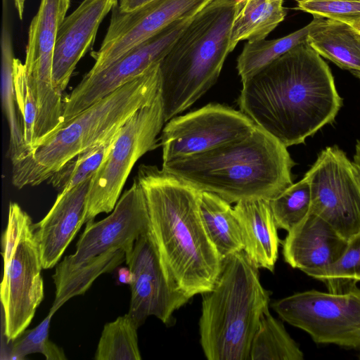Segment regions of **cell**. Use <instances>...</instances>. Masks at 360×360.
I'll list each match as a JSON object with an SVG mask.
<instances>
[{
	"instance_id": "obj_1",
	"label": "cell",
	"mask_w": 360,
	"mask_h": 360,
	"mask_svg": "<svg viewBox=\"0 0 360 360\" xmlns=\"http://www.w3.org/2000/svg\"><path fill=\"white\" fill-rule=\"evenodd\" d=\"M238 103L288 148L332 123L342 99L329 66L305 41L242 81Z\"/></svg>"
},
{
	"instance_id": "obj_2",
	"label": "cell",
	"mask_w": 360,
	"mask_h": 360,
	"mask_svg": "<svg viewBox=\"0 0 360 360\" xmlns=\"http://www.w3.org/2000/svg\"><path fill=\"white\" fill-rule=\"evenodd\" d=\"M147 202L150 228L167 274L189 297L210 290L222 260L203 226L200 191L155 165L136 178Z\"/></svg>"
},
{
	"instance_id": "obj_3",
	"label": "cell",
	"mask_w": 360,
	"mask_h": 360,
	"mask_svg": "<svg viewBox=\"0 0 360 360\" xmlns=\"http://www.w3.org/2000/svg\"><path fill=\"white\" fill-rule=\"evenodd\" d=\"M287 147L255 127L247 136L208 151L162 162L166 172L229 203L271 200L292 184Z\"/></svg>"
},
{
	"instance_id": "obj_4",
	"label": "cell",
	"mask_w": 360,
	"mask_h": 360,
	"mask_svg": "<svg viewBox=\"0 0 360 360\" xmlns=\"http://www.w3.org/2000/svg\"><path fill=\"white\" fill-rule=\"evenodd\" d=\"M160 63L79 112L12 163L17 188L38 186L115 131L161 91Z\"/></svg>"
},
{
	"instance_id": "obj_5",
	"label": "cell",
	"mask_w": 360,
	"mask_h": 360,
	"mask_svg": "<svg viewBox=\"0 0 360 360\" xmlns=\"http://www.w3.org/2000/svg\"><path fill=\"white\" fill-rule=\"evenodd\" d=\"M236 0H212L199 11L160 63L165 122L200 98L217 81L231 53Z\"/></svg>"
},
{
	"instance_id": "obj_6",
	"label": "cell",
	"mask_w": 360,
	"mask_h": 360,
	"mask_svg": "<svg viewBox=\"0 0 360 360\" xmlns=\"http://www.w3.org/2000/svg\"><path fill=\"white\" fill-rule=\"evenodd\" d=\"M245 252L222 259L213 287L202 293L200 345L208 360H250L252 340L270 293Z\"/></svg>"
},
{
	"instance_id": "obj_7",
	"label": "cell",
	"mask_w": 360,
	"mask_h": 360,
	"mask_svg": "<svg viewBox=\"0 0 360 360\" xmlns=\"http://www.w3.org/2000/svg\"><path fill=\"white\" fill-rule=\"evenodd\" d=\"M33 225L18 203H9L1 240L4 275L0 290L7 343L25 331L44 298L42 262Z\"/></svg>"
},
{
	"instance_id": "obj_8",
	"label": "cell",
	"mask_w": 360,
	"mask_h": 360,
	"mask_svg": "<svg viewBox=\"0 0 360 360\" xmlns=\"http://www.w3.org/2000/svg\"><path fill=\"white\" fill-rule=\"evenodd\" d=\"M74 254L57 265L77 267L94 276L111 272L123 262L135 240L150 229L144 192L135 179L103 219L88 221Z\"/></svg>"
},
{
	"instance_id": "obj_9",
	"label": "cell",
	"mask_w": 360,
	"mask_h": 360,
	"mask_svg": "<svg viewBox=\"0 0 360 360\" xmlns=\"http://www.w3.org/2000/svg\"><path fill=\"white\" fill-rule=\"evenodd\" d=\"M165 122L161 91L121 127L103 162L91 177L86 200L84 223L113 210L132 167L155 148Z\"/></svg>"
},
{
	"instance_id": "obj_10",
	"label": "cell",
	"mask_w": 360,
	"mask_h": 360,
	"mask_svg": "<svg viewBox=\"0 0 360 360\" xmlns=\"http://www.w3.org/2000/svg\"><path fill=\"white\" fill-rule=\"evenodd\" d=\"M272 309L316 343L360 347V289L342 293L310 290L278 300Z\"/></svg>"
},
{
	"instance_id": "obj_11",
	"label": "cell",
	"mask_w": 360,
	"mask_h": 360,
	"mask_svg": "<svg viewBox=\"0 0 360 360\" xmlns=\"http://www.w3.org/2000/svg\"><path fill=\"white\" fill-rule=\"evenodd\" d=\"M70 1L41 0L29 27L24 65L38 106L36 143L53 131L63 119L65 98L53 87L52 70L58 31Z\"/></svg>"
},
{
	"instance_id": "obj_12",
	"label": "cell",
	"mask_w": 360,
	"mask_h": 360,
	"mask_svg": "<svg viewBox=\"0 0 360 360\" xmlns=\"http://www.w3.org/2000/svg\"><path fill=\"white\" fill-rule=\"evenodd\" d=\"M311 195L310 212L327 221L347 240L360 231V188L352 161L339 147L319 154L304 174Z\"/></svg>"
},
{
	"instance_id": "obj_13",
	"label": "cell",
	"mask_w": 360,
	"mask_h": 360,
	"mask_svg": "<svg viewBox=\"0 0 360 360\" xmlns=\"http://www.w3.org/2000/svg\"><path fill=\"white\" fill-rule=\"evenodd\" d=\"M193 17L173 22L109 66L95 72L89 71L65 98L62 122L57 128L123 84L160 63Z\"/></svg>"
},
{
	"instance_id": "obj_14",
	"label": "cell",
	"mask_w": 360,
	"mask_h": 360,
	"mask_svg": "<svg viewBox=\"0 0 360 360\" xmlns=\"http://www.w3.org/2000/svg\"><path fill=\"white\" fill-rule=\"evenodd\" d=\"M125 262L133 275L127 314L136 327L150 316L165 324L171 323L174 311L191 297L180 290L167 274L151 228L126 252Z\"/></svg>"
},
{
	"instance_id": "obj_15",
	"label": "cell",
	"mask_w": 360,
	"mask_h": 360,
	"mask_svg": "<svg viewBox=\"0 0 360 360\" xmlns=\"http://www.w3.org/2000/svg\"><path fill=\"white\" fill-rule=\"evenodd\" d=\"M255 127L242 111L221 104L174 117L162 130V162L214 149L247 136Z\"/></svg>"
},
{
	"instance_id": "obj_16",
	"label": "cell",
	"mask_w": 360,
	"mask_h": 360,
	"mask_svg": "<svg viewBox=\"0 0 360 360\" xmlns=\"http://www.w3.org/2000/svg\"><path fill=\"white\" fill-rule=\"evenodd\" d=\"M212 0H153L130 11L117 5L99 49L91 53L89 71L103 69L173 22L195 15Z\"/></svg>"
},
{
	"instance_id": "obj_17",
	"label": "cell",
	"mask_w": 360,
	"mask_h": 360,
	"mask_svg": "<svg viewBox=\"0 0 360 360\" xmlns=\"http://www.w3.org/2000/svg\"><path fill=\"white\" fill-rule=\"evenodd\" d=\"M119 0H82L60 24L55 46L52 84L63 94L79 61L91 50L99 27Z\"/></svg>"
},
{
	"instance_id": "obj_18",
	"label": "cell",
	"mask_w": 360,
	"mask_h": 360,
	"mask_svg": "<svg viewBox=\"0 0 360 360\" xmlns=\"http://www.w3.org/2000/svg\"><path fill=\"white\" fill-rule=\"evenodd\" d=\"M91 178L58 193L46 215L33 225L43 269L55 266L84 224L86 196Z\"/></svg>"
},
{
	"instance_id": "obj_19",
	"label": "cell",
	"mask_w": 360,
	"mask_h": 360,
	"mask_svg": "<svg viewBox=\"0 0 360 360\" xmlns=\"http://www.w3.org/2000/svg\"><path fill=\"white\" fill-rule=\"evenodd\" d=\"M347 243L327 221L309 212L288 232L283 255L290 266L308 274L336 261Z\"/></svg>"
},
{
	"instance_id": "obj_20",
	"label": "cell",
	"mask_w": 360,
	"mask_h": 360,
	"mask_svg": "<svg viewBox=\"0 0 360 360\" xmlns=\"http://www.w3.org/2000/svg\"><path fill=\"white\" fill-rule=\"evenodd\" d=\"M233 208L242 229L243 251L258 269L274 271L280 240L269 200H243Z\"/></svg>"
},
{
	"instance_id": "obj_21",
	"label": "cell",
	"mask_w": 360,
	"mask_h": 360,
	"mask_svg": "<svg viewBox=\"0 0 360 360\" xmlns=\"http://www.w3.org/2000/svg\"><path fill=\"white\" fill-rule=\"evenodd\" d=\"M307 42L321 56L360 79V32L351 25L316 18Z\"/></svg>"
},
{
	"instance_id": "obj_22",
	"label": "cell",
	"mask_w": 360,
	"mask_h": 360,
	"mask_svg": "<svg viewBox=\"0 0 360 360\" xmlns=\"http://www.w3.org/2000/svg\"><path fill=\"white\" fill-rule=\"evenodd\" d=\"M199 207L206 233L221 260L244 250L241 226L231 203L200 191Z\"/></svg>"
},
{
	"instance_id": "obj_23",
	"label": "cell",
	"mask_w": 360,
	"mask_h": 360,
	"mask_svg": "<svg viewBox=\"0 0 360 360\" xmlns=\"http://www.w3.org/2000/svg\"><path fill=\"white\" fill-rule=\"evenodd\" d=\"M238 11L229 37L232 52L238 42L255 41L265 38L286 15L283 0H236Z\"/></svg>"
},
{
	"instance_id": "obj_24",
	"label": "cell",
	"mask_w": 360,
	"mask_h": 360,
	"mask_svg": "<svg viewBox=\"0 0 360 360\" xmlns=\"http://www.w3.org/2000/svg\"><path fill=\"white\" fill-rule=\"evenodd\" d=\"M1 94L2 108L9 128V144L7 155L13 162L27 151L24 138L22 117L19 111L13 75L14 60L12 38L10 30L4 25L1 37Z\"/></svg>"
},
{
	"instance_id": "obj_25",
	"label": "cell",
	"mask_w": 360,
	"mask_h": 360,
	"mask_svg": "<svg viewBox=\"0 0 360 360\" xmlns=\"http://www.w3.org/2000/svg\"><path fill=\"white\" fill-rule=\"evenodd\" d=\"M316 18L302 28L285 37L245 43L237 58L236 69L241 82L250 77L296 46L307 41Z\"/></svg>"
},
{
	"instance_id": "obj_26",
	"label": "cell",
	"mask_w": 360,
	"mask_h": 360,
	"mask_svg": "<svg viewBox=\"0 0 360 360\" xmlns=\"http://www.w3.org/2000/svg\"><path fill=\"white\" fill-rule=\"evenodd\" d=\"M304 354L269 308L262 313L252 340L250 360H302Z\"/></svg>"
},
{
	"instance_id": "obj_27",
	"label": "cell",
	"mask_w": 360,
	"mask_h": 360,
	"mask_svg": "<svg viewBox=\"0 0 360 360\" xmlns=\"http://www.w3.org/2000/svg\"><path fill=\"white\" fill-rule=\"evenodd\" d=\"M120 129L66 163L49 179L48 182L60 193L91 178L108 155Z\"/></svg>"
},
{
	"instance_id": "obj_28",
	"label": "cell",
	"mask_w": 360,
	"mask_h": 360,
	"mask_svg": "<svg viewBox=\"0 0 360 360\" xmlns=\"http://www.w3.org/2000/svg\"><path fill=\"white\" fill-rule=\"evenodd\" d=\"M136 324L126 314L106 323L95 353L96 360H141Z\"/></svg>"
},
{
	"instance_id": "obj_29",
	"label": "cell",
	"mask_w": 360,
	"mask_h": 360,
	"mask_svg": "<svg viewBox=\"0 0 360 360\" xmlns=\"http://www.w3.org/2000/svg\"><path fill=\"white\" fill-rule=\"evenodd\" d=\"M307 275L324 283L330 292L342 293L356 288L360 281V231L348 240L336 261Z\"/></svg>"
},
{
	"instance_id": "obj_30",
	"label": "cell",
	"mask_w": 360,
	"mask_h": 360,
	"mask_svg": "<svg viewBox=\"0 0 360 360\" xmlns=\"http://www.w3.org/2000/svg\"><path fill=\"white\" fill-rule=\"evenodd\" d=\"M273 215L279 229L288 232L310 212L311 188L306 176L292 183L279 194L269 200Z\"/></svg>"
},
{
	"instance_id": "obj_31",
	"label": "cell",
	"mask_w": 360,
	"mask_h": 360,
	"mask_svg": "<svg viewBox=\"0 0 360 360\" xmlns=\"http://www.w3.org/2000/svg\"><path fill=\"white\" fill-rule=\"evenodd\" d=\"M53 314L50 311L34 328L24 331L11 341L9 359H23L27 355L41 353L46 360L67 359L63 350L49 339V326Z\"/></svg>"
},
{
	"instance_id": "obj_32",
	"label": "cell",
	"mask_w": 360,
	"mask_h": 360,
	"mask_svg": "<svg viewBox=\"0 0 360 360\" xmlns=\"http://www.w3.org/2000/svg\"><path fill=\"white\" fill-rule=\"evenodd\" d=\"M13 75L18 107L22 117L24 138L28 151L36 143L35 127L38 117L37 98L25 65L18 58H15L13 60Z\"/></svg>"
},
{
	"instance_id": "obj_33",
	"label": "cell",
	"mask_w": 360,
	"mask_h": 360,
	"mask_svg": "<svg viewBox=\"0 0 360 360\" xmlns=\"http://www.w3.org/2000/svg\"><path fill=\"white\" fill-rule=\"evenodd\" d=\"M297 9L314 18L333 19L349 25L360 20V0H295Z\"/></svg>"
},
{
	"instance_id": "obj_34",
	"label": "cell",
	"mask_w": 360,
	"mask_h": 360,
	"mask_svg": "<svg viewBox=\"0 0 360 360\" xmlns=\"http://www.w3.org/2000/svg\"><path fill=\"white\" fill-rule=\"evenodd\" d=\"M153 0H119L118 8L122 11H130Z\"/></svg>"
},
{
	"instance_id": "obj_35",
	"label": "cell",
	"mask_w": 360,
	"mask_h": 360,
	"mask_svg": "<svg viewBox=\"0 0 360 360\" xmlns=\"http://www.w3.org/2000/svg\"><path fill=\"white\" fill-rule=\"evenodd\" d=\"M118 279L122 283L131 285L133 275L129 267H121L118 269Z\"/></svg>"
},
{
	"instance_id": "obj_36",
	"label": "cell",
	"mask_w": 360,
	"mask_h": 360,
	"mask_svg": "<svg viewBox=\"0 0 360 360\" xmlns=\"http://www.w3.org/2000/svg\"><path fill=\"white\" fill-rule=\"evenodd\" d=\"M352 163L355 175L360 188V159L355 155H354Z\"/></svg>"
},
{
	"instance_id": "obj_37",
	"label": "cell",
	"mask_w": 360,
	"mask_h": 360,
	"mask_svg": "<svg viewBox=\"0 0 360 360\" xmlns=\"http://www.w3.org/2000/svg\"><path fill=\"white\" fill-rule=\"evenodd\" d=\"M15 9L20 20L23 18L25 0H13Z\"/></svg>"
},
{
	"instance_id": "obj_38",
	"label": "cell",
	"mask_w": 360,
	"mask_h": 360,
	"mask_svg": "<svg viewBox=\"0 0 360 360\" xmlns=\"http://www.w3.org/2000/svg\"><path fill=\"white\" fill-rule=\"evenodd\" d=\"M354 28H355L358 32H360V20L353 23L351 25Z\"/></svg>"
}]
</instances>
